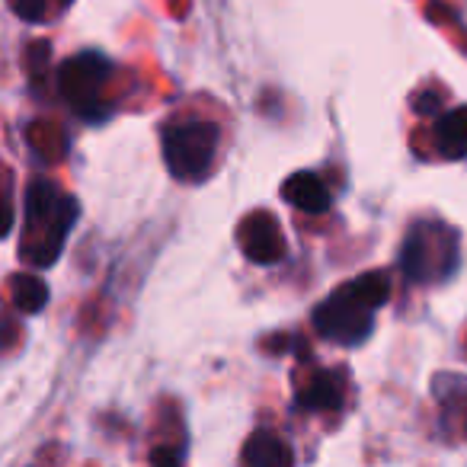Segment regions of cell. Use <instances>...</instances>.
I'll use <instances>...</instances> for the list:
<instances>
[{
  "label": "cell",
  "mask_w": 467,
  "mask_h": 467,
  "mask_svg": "<svg viewBox=\"0 0 467 467\" xmlns=\"http://www.w3.org/2000/svg\"><path fill=\"white\" fill-rule=\"evenodd\" d=\"M390 298V282L384 273H365L339 285L327 301L314 307V330L339 346H358L375 330V311Z\"/></svg>",
  "instance_id": "1"
},
{
  "label": "cell",
  "mask_w": 467,
  "mask_h": 467,
  "mask_svg": "<svg viewBox=\"0 0 467 467\" xmlns=\"http://www.w3.org/2000/svg\"><path fill=\"white\" fill-rule=\"evenodd\" d=\"M295 407L307 410V413L339 410L343 407V384H339V375H333V371H314L305 388H301V394L295 397Z\"/></svg>",
  "instance_id": "8"
},
{
  "label": "cell",
  "mask_w": 467,
  "mask_h": 467,
  "mask_svg": "<svg viewBox=\"0 0 467 467\" xmlns=\"http://www.w3.org/2000/svg\"><path fill=\"white\" fill-rule=\"evenodd\" d=\"M112 61L103 52H80L58 65V93L84 122H99L103 90L109 84Z\"/></svg>",
  "instance_id": "5"
},
{
  "label": "cell",
  "mask_w": 467,
  "mask_h": 467,
  "mask_svg": "<svg viewBox=\"0 0 467 467\" xmlns=\"http://www.w3.org/2000/svg\"><path fill=\"white\" fill-rule=\"evenodd\" d=\"M241 458H244V464H292L295 451L279 435H273L269 429H260V432H254L247 439Z\"/></svg>",
  "instance_id": "10"
},
{
  "label": "cell",
  "mask_w": 467,
  "mask_h": 467,
  "mask_svg": "<svg viewBox=\"0 0 467 467\" xmlns=\"http://www.w3.org/2000/svg\"><path fill=\"white\" fill-rule=\"evenodd\" d=\"M221 131L214 122L189 119V122L170 125L163 131V161L167 170L182 182H199L212 170L214 154H218Z\"/></svg>",
  "instance_id": "4"
},
{
  "label": "cell",
  "mask_w": 467,
  "mask_h": 467,
  "mask_svg": "<svg viewBox=\"0 0 467 467\" xmlns=\"http://www.w3.org/2000/svg\"><path fill=\"white\" fill-rule=\"evenodd\" d=\"M26 205V224H23V260L39 269L58 263L71 227L78 224L80 205L74 195L61 192L55 182L36 180L23 195Z\"/></svg>",
  "instance_id": "2"
},
{
  "label": "cell",
  "mask_w": 467,
  "mask_h": 467,
  "mask_svg": "<svg viewBox=\"0 0 467 467\" xmlns=\"http://www.w3.org/2000/svg\"><path fill=\"white\" fill-rule=\"evenodd\" d=\"M241 247L247 260L260 263V266H273L285 256V241L269 212H254L241 224Z\"/></svg>",
  "instance_id": "6"
},
{
  "label": "cell",
  "mask_w": 467,
  "mask_h": 467,
  "mask_svg": "<svg viewBox=\"0 0 467 467\" xmlns=\"http://www.w3.org/2000/svg\"><path fill=\"white\" fill-rule=\"evenodd\" d=\"M282 199L305 214H324L333 205V195L327 189V182L317 173H311V170H301V173L288 176L282 182Z\"/></svg>",
  "instance_id": "7"
},
{
  "label": "cell",
  "mask_w": 467,
  "mask_h": 467,
  "mask_svg": "<svg viewBox=\"0 0 467 467\" xmlns=\"http://www.w3.org/2000/svg\"><path fill=\"white\" fill-rule=\"evenodd\" d=\"M71 0H10V7L20 20L26 23H48L52 16H58Z\"/></svg>",
  "instance_id": "12"
},
{
  "label": "cell",
  "mask_w": 467,
  "mask_h": 467,
  "mask_svg": "<svg viewBox=\"0 0 467 467\" xmlns=\"http://www.w3.org/2000/svg\"><path fill=\"white\" fill-rule=\"evenodd\" d=\"M461 263V237L441 221H416L403 237L400 269L410 282L429 285V282H448L458 273Z\"/></svg>",
  "instance_id": "3"
},
{
  "label": "cell",
  "mask_w": 467,
  "mask_h": 467,
  "mask_svg": "<svg viewBox=\"0 0 467 467\" xmlns=\"http://www.w3.org/2000/svg\"><path fill=\"white\" fill-rule=\"evenodd\" d=\"M14 305L20 307L23 314H36L48 305V288L42 285L33 275H16L14 279Z\"/></svg>",
  "instance_id": "11"
},
{
  "label": "cell",
  "mask_w": 467,
  "mask_h": 467,
  "mask_svg": "<svg viewBox=\"0 0 467 467\" xmlns=\"http://www.w3.org/2000/svg\"><path fill=\"white\" fill-rule=\"evenodd\" d=\"M432 141L441 157H448V161H464L467 157V106L448 109L435 119Z\"/></svg>",
  "instance_id": "9"
},
{
  "label": "cell",
  "mask_w": 467,
  "mask_h": 467,
  "mask_svg": "<svg viewBox=\"0 0 467 467\" xmlns=\"http://www.w3.org/2000/svg\"><path fill=\"white\" fill-rule=\"evenodd\" d=\"M464 429H467V422H464Z\"/></svg>",
  "instance_id": "13"
}]
</instances>
